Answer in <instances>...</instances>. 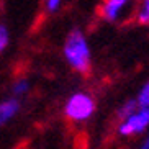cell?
<instances>
[{"mask_svg":"<svg viewBox=\"0 0 149 149\" xmlns=\"http://www.w3.org/2000/svg\"><path fill=\"white\" fill-rule=\"evenodd\" d=\"M136 105L141 110H149V80H146L141 88L138 90V95H136Z\"/></svg>","mask_w":149,"mask_h":149,"instance_id":"cell-8","label":"cell"},{"mask_svg":"<svg viewBox=\"0 0 149 149\" xmlns=\"http://www.w3.org/2000/svg\"><path fill=\"white\" fill-rule=\"evenodd\" d=\"M10 40H12V36H10L8 26L5 23H0V54H3L7 51V48H8V44H10Z\"/></svg>","mask_w":149,"mask_h":149,"instance_id":"cell-10","label":"cell"},{"mask_svg":"<svg viewBox=\"0 0 149 149\" xmlns=\"http://www.w3.org/2000/svg\"><path fill=\"white\" fill-rule=\"evenodd\" d=\"M31 88V84L28 79L22 77V79H17L12 85V93H13V98H18L20 100V97H25L28 92H30Z\"/></svg>","mask_w":149,"mask_h":149,"instance_id":"cell-7","label":"cell"},{"mask_svg":"<svg viewBox=\"0 0 149 149\" xmlns=\"http://www.w3.org/2000/svg\"><path fill=\"white\" fill-rule=\"evenodd\" d=\"M136 110H138L136 100H134V98H131V100L123 102L121 105L118 107V110H116V116H118V120H125L126 116H130V115L134 113Z\"/></svg>","mask_w":149,"mask_h":149,"instance_id":"cell-9","label":"cell"},{"mask_svg":"<svg viewBox=\"0 0 149 149\" xmlns=\"http://www.w3.org/2000/svg\"><path fill=\"white\" fill-rule=\"evenodd\" d=\"M134 22L141 26H149V0H143L136 5L134 13Z\"/></svg>","mask_w":149,"mask_h":149,"instance_id":"cell-6","label":"cell"},{"mask_svg":"<svg viewBox=\"0 0 149 149\" xmlns=\"http://www.w3.org/2000/svg\"><path fill=\"white\" fill-rule=\"evenodd\" d=\"M62 56L70 69L80 75H85L92 69V49L87 36L80 28H74L66 36L62 44Z\"/></svg>","mask_w":149,"mask_h":149,"instance_id":"cell-1","label":"cell"},{"mask_svg":"<svg viewBox=\"0 0 149 149\" xmlns=\"http://www.w3.org/2000/svg\"><path fill=\"white\" fill-rule=\"evenodd\" d=\"M139 149H149V130L143 134V139H141Z\"/></svg>","mask_w":149,"mask_h":149,"instance_id":"cell-12","label":"cell"},{"mask_svg":"<svg viewBox=\"0 0 149 149\" xmlns=\"http://www.w3.org/2000/svg\"><path fill=\"white\" fill-rule=\"evenodd\" d=\"M62 110H64V116L70 123L82 125V123L88 121L95 115L97 103H95V98L90 93L79 90V92H74L72 95L67 97Z\"/></svg>","mask_w":149,"mask_h":149,"instance_id":"cell-2","label":"cell"},{"mask_svg":"<svg viewBox=\"0 0 149 149\" xmlns=\"http://www.w3.org/2000/svg\"><path fill=\"white\" fill-rule=\"evenodd\" d=\"M130 7H131V3L126 0H103L98 5V15L108 23H116L123 20Z\"/></svg>","mask_w":149,"mask_h":149,"instance_id":"cell-4","label":"cell"},{"mask_svg":"<svg viewBox=\"0 0 149 149\" xmlns=\"http://www.w3.org/2000/svg\"><path fill=\"white\" fill-rule=\"evenodd\" d=\"M20 110H22V102L18 98L10 97V98L0 100V128L8 125L20 113Z\"/></svg>","mask_w":149,"mask_h":149,"instance_id":"cell-5","label":"cell"},{"mask_svg":"<svg viewBox=\"0 0 149 149\" xmlns=\"http://www.w3.org/2000/svg\"><path fill=\"white\" fill-rule=\"evenodd\" d=\"M62 7V2L61 0H46L43 3V8L48 15H56Z\"/></svg>","mask_w":149,"mask_h":149,"instance_id":"cell-11","label":"cell"},{"mask_svg":"<svg viewBox=\"0 0 149 149\" xmlns=\"http://www.w3.org/2000/svg\"><path fill=\"white\" fill-rule=\"evenodd\" d=\"M149 130V110L138 108L133 115L126 116L125 120H120L116 133L121 138H136L144 134Z\"/></svg>","mask_w":149,"mask_h":149,"instance_id":"cell-3","label":"cell"}]
</instances>
